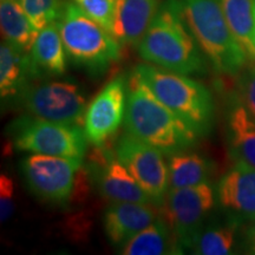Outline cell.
I'll return each instance as SVG.
<instances>
[{
	"label": "cell",
	"mask_w": 255,
	"mask_h": 255,
	"mask_svg": "<svg viewBox=\"0 0 255 255\" xmlns=\"http://www.w3.org/2000/svg\"><path fill=\"white\" fill-rule=\"evenodd\" d=\"M94 20L114 34L119 0H73Z\"/></svg>",
	"instance_id": "obj_25"
},
{
	"label": "cell",
	"mask_w": 255,
	"mask_h": 255,
	"mask_svg": "<svg viewBox=\"0 0 255 255\" xmlns=\"http://www.w3.org/2000/svg\"><path fill=\"white\" fill-rule=\"evenodd\" d=\"M82 159L30 154L21 159L20 171L28 189L40 200L64 205L71 199Z\"/></svg>",
	"instance_id": "obj_9"
},
{
	"label": "cell",
	"mask_w": 255,
	"mask_h": 255,
	"mask_svg": "<svg viewBox=\"0 0 255 255\" xmlns=\"http://www.w3.org/2000/svg\"><path fill=\"white\" fill-rule=\"evenodd\" d=\"M152 94L186 122L200 137L208 135L214 124V100L210 91L188 75L162 69L152 64L133 68Z\"/></svg>",
	"instance_id": "obj_3"
},
{
	"label": "cell",
	"mask_w": 255,
	"mask_h": 255,
	"mask_svg": "<svg viewBox=\"0 0 255 255\" xmlns=\"http://www.w3.org/2000/svg\"><path fill=\"white\" fill-rule=\"evenodd\" d=\"M30 53L21 52L6 40L0 46V95L2 103L18 101L30 85Z\"/></svg>",
	"instance_id": "obj_18"
},
{
	"label": "cell",
	"mask_w": 255,
	"mask_h": 255,
	"mask_svg": "<svg viewBox=\"0 0 255 255\" xmlns=\"http://www.w3.org/2000/svg\"><path fill=\"white\" fill-rule=\"evenodd\" d=\"M66 55L89 75L100 77L121 59V43L76 2L64 4L58 20Z\"/></svg>",
	"instance_id": "obj_5"
},
{
	"label": "cell",
	"mask_w": 255,
	"mask_h": 255,
	"mask_svg": "<svg viewBox=\"0 0 255 255\" xmlns=\"http://www.w3.org/2000/svg\"><path fill=\"white\" fill-rule=\"evenodd\" d=\"M184 20L216 72L234 76L248 57L227 23L221 0H180Z\"/></svg>",
	"instance_id": "obj_4"
},
{
	"label": "cell",
	"mask_w": 255,
	"mask_h": 255,
	"mask_svg": "<svg viewBox=\"0 0 255 255\" xmlns=\"http://www.w3.org/2000/svg\"><path fill=\"white\" fill-rule=\"evenodd\" d=\"M176 239L167 221L157 216L148 227L137 233L120 248L122 255H163L182 254Z\"/></svg>",
	"instance_id": "obj_19"
},
{
	"label": "cell",
	"mask_w": 255,
	"mask_h": 255,
	"mask_svg": "<svg viewBox=\"0 0 255 255\" xmlns=\"http://www.w3.org/2000/svg\"><path fill=\"white\" fill-rule=\"evenodd\" d=\"M115 151L150 202L159 208L169 190L168 163L163 152L128 132L120 137Z\"/></svg>",
	"instance_id": "obj_10"
},
{
	"label": "cell",
	"mask_w": 255,
	"mask_h": 255,
	"mask_svg": "<svg viewBox=\"0 0 255 255\" xmlns=\"http://www.w3.org/2000/svg\"><path fill=\"white\" fill-rule=\"evenodd\" d=\"M240 221L229 218L223 225H209L201 229L191 252L199 255H227L234 252Z\"/></svg>",
	"instance_id": "obj_23"
},
{
	"label": "cell",
	"mask_w": 255,
	"mask_h": 255,
	"mask_svg": "<svg viewBox=\"0 0 255 255\" xmlns=\"http://www.w3.org/2000/svg\"><path fill=\"white\" fill-rule=\"evenodd\" d=\"M0 25L4 40L21 52H31L39 31L32 25L19 0H1Z\"/></svg>",
	"instance_id": "obj_21"
},
{
	"label": "cell",
	"mask_w": 255,
	"mask_h": 255,
	"mask_svg": "<svg viewBox=\"0 0 255 255\" xmlns=\"http://www.w3.org/2000/svg\"><path fill=\"white\" fill-rule=\"evenodd\" d=\"M215 203L210 182L183 188H170L159 208L182 252L191 251L207 215Z\"/></svg>",
	"instance_id": "obj_7"
},
{
	"label": "cell",
	"mask_w": 255,
	"mask_h": 255,
	"mask_svg": "<svg viewBox=\"0 0 255 255\" xmlns=\"http://www.w3.org/2000/svg\"><path fill=\"white\" fill-rule=\"evenodd\" d=\"M218 201L231 218L248 221L255 218V168L237 161L218 183Z\"/></svg>",
	"instance_id": "obj_13"
},
{
	"label": "cell",
	"mask_w": 255,
	"mask_h": 255,
	"mask_svg": "<svg viewBox=\"0 0 255 255\" xmlns=\"http://www.w3.org/2000/svg\"><path fill=\"white\" fill-rule=\"evenodd\" d=\"M126 132L165 155L188 150L199 135L152 94L133 71L128 78Z\"/></svg>",
	"instance_id": "obj_2"
},
{
	"label": "cell",
	"mask_w": 255,
	"mask_h": 255,
	"mask_svg": "<svg viewBox=\"0 0 255 255\" xmlns=\"http://www.w3.org/2000/svg\"><path fill=\"white\" fill-rule=\"evenodd\" d=\"M6 133L19 151L76 159H83L89 143L81 126L52 122L30 114L12 121Z\"/></svg>",
	"instance_id": "obj_6"
},
{
	"label": "cell",
	"mask_w": 255,
	"mask_h": 255,
	"mask_svg": "<svg viewBox=\"0 0 255 255\" xmlns=\"http://www.w3.org/2000/svg\"><path fill=\"white\" fill-rule=\"evenodd\" d=\"M128 79L117 76L108 83L88 105L84 132L94 146L104 145L117 132L126 119Z\"/></svg>",
	"instance_id": "obj_11"
},
{
	"label": "cell",
	"mask_w": 255,
	"mask_h": 255,
	"mask_svg": "<svg viewBox=\"0 0 255 255\" xmlns=\"http://www.w3.org/2000/svg\"><path fill=\"white\" fill-rule=\"evenodd\" d=\"M244 246L247 253L255 254V218L248 220V225L244 232Z\"/></svg>",
	"instance_id": "obj_28"
},
{
	"label": "cell",
	"mask_w": 255,
	"mask_h": 255,
	"mask_svg": "<svg viewBox=\"0 0 255 255\" xmlns=\"http://www.w3.org/2000/svg\"><path fill=\"white\" fill-rule=\"evenodd\" d=\"M145 62L182 75L206 72L205 55L184 20L180 0H163L138 44Z\"/></svg>",
	"instance_id": "obj_1"
},
{
	"label": "cell",
	"mask_w": 255,
	"mask_h": 255,
	"mask_svg": "<svg viewBox=\"0 0 255 255\" xmlns=\"http://www.w3.org/2000/svg\"><path fill=\"white\" fill-rule=\"evenodd\" d=\"M94 148L88 170L98 193L105 200L110 202L151 203L145 191L117 157L116 151L104 145Z\"/></svg>",
	"instance_id": "obj_12"
},
{
	"label": "cell",
	"mask_w": 255,
	"mask_h": 255,
	"mask_svg": "<svg viewBox=\"0 0 255 255\" xmlns=\"http://www.w3.org/2000/svg\"><path fill=\"white\" fill-rule=\"evenodd\" d=\"M18 102L34 117L76 126L84 123L87 98L77 83L70 79L30 84Z\"/></svg>",
	"instance_id": "obj_8"
},
{
	"label": "cell",
	"mask_w": 255,
	"mask_h": 255,
	"mask_svg": "<svg viewBox=\"0 0 255 255\" xmlns=\"http://www.w3.org/2000/svg\"><path fill=\"white\" fill-rule=\"evenodd\" d=\"M19 2L38 31L58 21L64 7L59 0H19Z\"/></svg>",
	"instance_id": "obj_24"
},
{
	"label": "cell",
	"mask_w": 255,
	"mask_h": 255,
	"mask_svg": "<svg viewBox=\"0 0 255 255\" xmlns=\"http://www.w3.org/2000/svg\"><path fill=\"white\" fill-rule=\"evenodd\" d=\"M223 13L248 59L255 60L254 0H221Z\"/></svg>",
	"instance_id": "obj_22"
},
{
	"label": "cell",
	"mask_w": 255,
	"mask_h": 255,
	"mask_svg": "<svg viewBox=\"0 0 255 255\" xmlns=\"http://www.w3.org/2000/svg\"><path fill=\"white\" fill-rule=\"evenodd\" d=\"M159 6V0H119L114 36L123 45L138 46Z\"/></svg>",
	"instance_id": "obj_17"
},
{
	"label": "cell",
	"mask_w": 255,
	"mask_h": 255,
	"mask_svg": "<svg viewBox=\"0 0 255 255\" xmlns=\"http://www.w3.org/2000/svg\"><path fill=\"white\" fill-rule=\"evenodd\" d=\"M156 219L151 203L111 202L103 214V227L110 244L121 247Z\"/></svg>",
	"instance_id": "obj_14"
},
{
	"label": "cell",
	"mask_w": 255,
	"mask_h": 255,
	"mask_svg": "<svg viewBox=\"0 0 255 255\" xmlns=\"http://www.w3.org/2000/svg\"><path fill=\"white\" fill-rule=\"evenodd\" d=\"M254 45H255V0H254Z\"/></svg>",
	"instance_id": "obj_29"
},
{
	"label": "cell",
	"mask_w": 255,
	"mask_h": 255,
	"mask_svg": "<svg viewBox=\"0 0 255 255\" xmlns=\"http://www.w3.org/2000/svg\"><path fill=\"white\" fill-rule=\"evenodd\" d=\"M66 57L58 21H55L38 32L30 52L31 79H47L64 75L68 68Z\"/></svg>",
	"instance_id": "obj_15"
},
{
	"label": "cell",
	"mask_w": 255,
	"mask_h": 255,
	"mask_svg": "<svg viewBox=\"0 0 255 255\" xmlns=\"http://www.w3.org/2000/svg\"><path fill=\"white\" fill-rule=\"evenodd\" d=\"M227 139L233 158L255 168V120L237 95L228 104Z\"/></svg>",
	"instance_id": "obj_16"
},
{
	"label": "cell",
	"mask_w": 255,
	"mask_h": 255,
	"mask_svg": "<svg viewBox=\"0 0 255 255\" xmlns=\"http://www.w3.org/2000/svg\"><path fill=\"white\" fill-rule=\"evenodd\" d=\"M212 161L200 152L182 150L169 155V188H183L209 182Z\"/></svg>",
	"instance_id": "obj_20"
},
{
	"label": "cell",
	"mask_w": 255,
	"mask_h": 255,
	"mask_svg": "<svg viewBox=\"0 0 255 255\" xmlns=\"http://www.w3.org/2000/svg\"><path fill=\"white\" fill-rule=\"evenodd\" d=\"M240 90L242 102L255 120V60H252V65L242 75Z\"/></svg>",
	"instance_id": "obj_27"
},
{
	"label": "cell",
	"mask_w": 255,
	"mask_h": 255,
	"mask_svg": "<svg viewBox=\"0 0 255 255\" xmlns=\"http://www.w3.org/2000/svg\"><path fill=\"white\" fill-rule=\"evenodd\" d=\"M15 209V184L8 174L0 176V220L4 223L11 219Z\"/></svg>",
	"instance_id": "obj_26"
}]
</instances>
